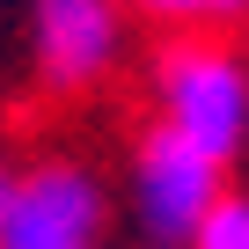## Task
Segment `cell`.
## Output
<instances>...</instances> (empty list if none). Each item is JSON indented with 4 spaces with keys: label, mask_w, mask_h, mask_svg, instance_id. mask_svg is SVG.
<instances>
[{
    "label": "cell",
    "mask_w": 249,
    "mask_h": 249,
    "mask_svg": "<svg viewBox=\"0 0 249 249\" xmlns=\"http://www.w3.org/2000/svg\"><path fill=\"white\" fill-rule=\"evenodd\" d=\"M154 249H161V242H154Z\"/></svg>",
    "instance_id": "ba28073f"
},
{
    "label": "cell",
    "mask_w": 249,
    "mask_h": 249,
    "mask_svg": "<svg viewBox=\"0 0 249 249\" xmlns=\"http://www.w3.org/2000/svg\"><path fill=\"white\" fill-rule=\"evenodd\" d=\"M227 191V169L205 161L191 140L147 124V140L132 154V205H140V227L161 242V249H183V234L198 227V213Z\"/></svg>",
    "instance_id": "7a4b0ae2"
},
{
    "label": "cell",
    "mask_w": 249,
    "mask_h": 249,
    "mask_svg": "<svg viewBox=\"0 0 249 249\" xmlns=\"http://www.w3.org/2000/svg\"><path fill=\"white\" fill-rule=\"evenodd\" d=\"M183 249H249V198H242V191H234V198L220 191V198L198 213V227L183 234Z\"/></svg>",
    "instance_id": "5b68a950"
},
{
    "label": "cell",
    "mask_w": 249,
    "mask_h": 249,
    "mask_svg": "<svg viewBox=\"0 0 249 249\" xmlns=\"http://www.w3.org/2000/svg\"><path fill=\"white\" fill-rule=\"evenodd\" d=\"M154 124L191 140L205 161H234L249 140V66L220 37H169L154 52Z\"/></svg>",
    "instance_id": "6da1fadb"
},
{
    "label": "cell",
    "mask_w": 249,
    "mask_h": 249,
    "mask_svg": "<svg viewBox=\"0 0 249 249\" xmlns=\"http://www.w3.org/2000/svg\"><path fill=\"white\" fill-rule=\"evenodd\" d=\"M8 198H15V169L0 161V213H8Z\"/></svg>",
    "instance_id": "52a82bcc"
},
{
    "label": "cell",
    "mask_w": 249,
    "mask_h": 249,
    "mask_svg": "<svg viewBox=\"0 0 249 249\" xmlns=\"http://www.w3.org/2000/svg\"><path fill=\"white\" fill-rule=\"evenodd\" d=\"M30 59L44 88H95L124 59V0H37Z\"/></svg>",
    "instance_id": "277c9868"
},
{
    "label": "cell",
    "mask_w": 249,
    "mask_h": 249,
    "mask_svg": "<svg viewBox=\"0 0 249 249\" xmlns=\"http://www.w3.org/2000/svg\"><path fill=\"white\" fill-rule=\"evenodd\" d=\"M103 234V183L81 161H44L15 176V198L0 213V249H95Z\"/></svg>",
    "instance_id": "3957f363"
},
{
    "label": "cell",
    "mask_w": 249,
    "mask_h": 249,
    "mask_svg": "<svg viewBox=\"0 0 249 249\" xmlns=\"http://www.w3.org/2000/svg\"><path fill=\"white\" fill-rule=\"evenodd\" d=\"M140 15H154V22H169V30H220V22H234L249 0H132Z\"/></svg>",
    "instance_id": "8992f818"
}]
</instances>
